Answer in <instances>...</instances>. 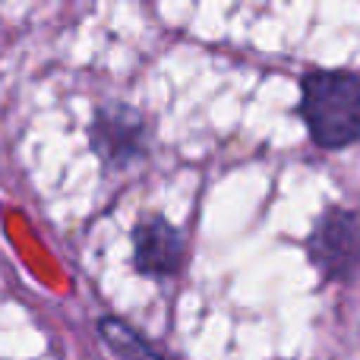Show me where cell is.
<instances>
[{
  "label": "cell",
  "instance_id": "cell-1",
  "mask_svg": "<svg viewBox=\"0 0 360 360\" xmlns=\"http://www.w3.org/2000/svg\"><path fill=\"white\" fill-rule=\"evenodd\" d=\"M300 117L319 149H345L360 139V76L313 70L300 79Z\"/></svg>",
  "mask_w": 360,
  "mask_h": 360
},
{
  "label": "cell",
  "instance_id": "cell-2",
  "mask_svg": "<svg viewBox=\"0 0 360 360\" xmlns=\"http://www.w3.org/2000/svg\"><path fill=\"white\" fill-rule=\"evenodd\" d=\"M310 262L329 281H351L360 272V218L329 205L307 237Z\"/></svg>",
  "mask_w": 360,
  "mask_h": 360
},
{
  "label": "cell",
  "instance_id": "cell-3",
  "mask_svg": "<svg viewBox=\"0 0 360 360\" xmlns=\"http://www.w3.org/2000/svg\"><path fill=\"white\" fill-rule=\"evenodd\" d=\"M95 155L105 162V168L120 171L136 165L149 152V127L143 114L130 105H101L89 127Z\"/></svg>",
  "mask_w": 360,
  "mask_h": 360
},
{
  "label": "cell",
  "instance_id": "cell-4",
  "mask_svg": "<svg viewBox=\"0 0 360 360\" xmlns=\"http://www.w3.org/2000/svg\"><path fill=\"white\" fill-rule=\"evenodd\" d=\"M184 262V237L168 218H143L133 231V266L152 278H168L180 272Z\"/></svg>",
  "mask_w": 360,
  "mask_h": 360
},
{
  "label": "cell",
  "instance_id": "cell-5",
  "mask_svg": "<svg viewBox=\"0 0 360 360\" xmlns=\"http://www.w3.org/2000/svg\"><path fill=\"white\" fill-rule=\"evenodd\" d=\"M98 335L120 360H165L149 342H143V338L136 335V329H130V326L117 316L98 319Z\"/></svg>",
  "mask_w": 360,
  "mask_h": 360
}]
</instances>
